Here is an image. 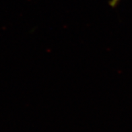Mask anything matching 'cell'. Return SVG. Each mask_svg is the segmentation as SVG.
Segmentation results:
<instances>
[{
  "mask_svg": "<svg viewBox=\"0 0 132 132\" xmlns=\"http://www.w3.org/2000/svg\"><path fill=\"white\" fill-rule=\"evenodd\" d=\"M120 1L121 0H111L109 2L110 6H111L112 7H115L118 5Z\"/></svg>",
  "mask_w": 132,
  "mask_h": 132,
  "instance_id": "cell-1",
  "label": "cell"
}]
</instances>
